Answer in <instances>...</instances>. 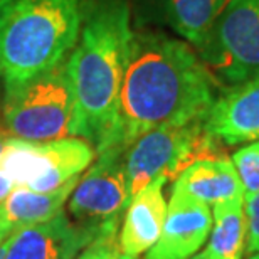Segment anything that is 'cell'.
<instances>
[{"label":"cell","instance_id":"5bb4252c","mask_svg":"<svg viewBox=\"0 0 259 259\" xmlns=\"http://www.w3.org/2000/svg\"><path fill=\"white\" fill-rule=\"evenodd\" d=\"M140 15L165 24L187 42L199 46L229 0H138Z\"/></svg>","mask_w":259,"mask_h":259},{"label":"cell","instance_id":"8fae6325","mask_svg":"<svg viewBox=\"0 0 259 259\" xmlns=\"http://www.w3.org/2000/svg\"><path fill=\"white\" fill-rule=\"evenodd\" d=\"M204 130L214 142L226 145L259 140V77L217 98Z\"/></svg>","mask_w":259,"mask_h":259},{"label":"cell","instance_id":"30bf717a","mask_svg":"<svg viewBox=\"0 0 259 259\" xmlns=\"http://www.w3.org/2000/svg\"><path fill=\"white\" fill-rule=\"evenodd\" d=\"M100 234L77 226L61 212L44 224L15 231L10 236L5 259H76Z\"/></svg>","mask_w":259,"mask_h":259},{"label":"cell","instance_id":"d6986e66","mask_svg":"<svg viewBox=\"0 0 259 259\" xmlns=\"http://www.w3.org/2000/svg\"><path fill=\"white\" fill-rule=\"evenodd\" d=\"M244 210L247 221V251L259 252V194L244 197Z\"/></svg>","mask_w":259,"mask_h":259},{"label":"cell","instance_id":"5b68a950","mask_svg":"<svg viewBox=\"0 0 259 259\" xmlns=\"http://www.w3.org/2000/svg\"><path fill=\"white\" fill-rule=\"evenodd\" d=\"M197 48L199 58L234 86L259 77V0H229Z\"/></svg>","mask_w":259,"mask_h":259},{"label":"cell","instance_id":"8992f818","mask_svg":"<svg viewBox=\"0 0 259 259\" xmlns=\"http://www.w3.org/2000/svg\"><path fill=\"white\" fill-rule=\"evenodd\" d=\"M95 155V147L82 138L25 142L10 137L0 155V170L15 187L53 192L71 179L79 177Z\"/></svg>","mask_w":259,"mask_h":259},{"label":"cell","instance_id":"7c38bea8","mask_svg":"<svg viewBox=\"0 0 259 259\" xmlns=\"http://www.w3.org/2000/svg\"><path fill=\"white\" fill-rule=\"evenodd\" d=\"M165 184V177L155 179L128 202L121 231L118 234L125 254L138 257L148 252L158 241L167 215V202L163 197Z\"/></svg>","mask_w":259,"mask_h":259},{"label":"cell","instance_id":"cb8c5ba5","mask_svg":"<svg viewBox=\"0 0 259 259\" xmlns=\"http://www.w3.org/2000/svg\"><path fill=\"white\" fill-rule=\"evenodd\" d=\"M190 259H205V257L202 256V254H195V256H192V257H190Z\"/></svg>","mask_w":259,"mask_h":259},{"label":"cell","instance_id":"e0dca14e","mask_svg":"<svg viewBox=\"0 0 259 259\" xmlns=\"http://www.w3.org/2000/svg\"><path fill=\"white\" fill-rule=\"evenodd\" d=\"M231 160L239 175L244 197L259 194V148L256 143L239 148Z\"/></svg>","mask_w":259,"mask_h":259},{"label":"cell","instance_id":"7a4b0ae2","mask_svg":"<svg viewBox=\"0 0 259 259\" xmlns=\"http://www.w3.org/2000/svg\"><path fill=\"white\" fill-rule=\"evenodd\" d=\"M132 37L128 0L81 2L79 44L67 58L74 101L72 137L90 142L96 153L116 145L118 105Z\"/></svg>","mask_w":259,"mask_h":259},{"label":"cell","instance_id":"d4e9b609","mask_svg":"<svg viewBox=\"0 0 259 259\" xmlns=\"http://www.w3.org/2000/svg\"><path fill=\"white\" fill-rule=\"evenodd\" d=\"M249 259H259V252H256V254H251Z\"/></svg>","mask_w":259,"mask_h":259},{"label":"cell","instance_id":"484cf974","mask_svg":"<svg viewBox=\"0 0 259 259\" xmlns=\"http://www.w3.org/2000/svg\"><path fill=\"white\" fill-rule=\"evenodd\" d=\"M254 143H256V147L259 148V142H254Z\"/></svg>","mask_w":259,"mask_h":259},{"label":"cell","instance_id":"7402d4cb","mask_svg":"<svg viewBox=\"0 0 259 259\" xmlns=\"http://www.w3.org/2000/svg\"><path fill=\"white\" fill-rule=\"evenodd\" d=\"M10 138V135L5 132L4 128H0V155H2L4 148H5V143H7V140Z\"/></svg>","mask_w":259,"mask_h":259},{"label":"cell","instance_id":"6da1fadb","mask_svg":"<svg viewBox=\"0 0 259 259\" xmlns=\"http://www.w3.org/2000/svg\"><path fill=\"white\" fill-rule=\"evenodd\" d=\"M217 100L210 71L190 46L157 30L133 32L118 105L116 145L160 126L204 121Z\"/></svg>","mask_w":259,"mask_h":259},{"label":"cell","instance_id":"603a6c76","mask_svg":"<svg viewBox=\"0 0 259 259\" xmlns=\"http://www.w3.org/2000/svg\"><path fill=\"white\" fill-rule=\"evenodd\" d=\"M9 244H10V237L5 239L2 244H0V259H5V254H7V249H9Z\"/></svg>","mask_w":259,"mask_h":259},{"label":"cell","instance_id":"9c48e42d","mask_svg":"<svg viewBox=\"0 0 259 259\" xmlns=\"http://www.w3.org/2000/svg\"><path fill=\"white\" fill-rule=\"evenodd\" d=\"M210 229V207L172 189L162 234L145 259H190L207 242Z\"/></svg>","mask_w":259,"mask_h":259},{"label":"cell","instance_id":"3957f363","mask_svg":"<svg viewBox=\"0 0 259 259\" xmlns=\"http://www.w3.org/2000/svg\"><path fill=\"white\" fill-rule=\"evenodd\" d=\"M79 30L81 0H0L4 84H19L64 61Z\"/></svg>","mask_w":259,"mask_h":259},{"label":"cell","instance_id":"277c9868","mask_svg":"<svg viewBox=\"0 0 259 259\" xmlns=\"http://www.w3.org/2000/svg\"><path fill=\"white\" fill-rule=\"evenodd\" d=\"M72 101L67 59L51 69L5 86L4 130L25 142H53L72 137Z\"/></svg>","mask_w":259,"mask_h":259},{"label":"cell","instance_id":"52a82bcc","mask_svg":"<svg viewBox=\"0 0 259 259\" xmlns=\"http://www.w3.org/2000/svg\"><path fill=\"white\" fill-rule=\"evenodd\" d=\"M214 140L204 130V121L184 126H160L143 133L125 152V174L132 200L155 179H172L197 158L209 157Z\"/></svg>","mask_w":259,"mask_h":259},{"label":"cell","instance_id":"ffe728a7","mask_svg":"<svg viewBox=\"0 0 259 259\" xmlns=\"http://www.w3.org/2000/svg\"><path fill=\"white\" fill-rule=\"evenodd\" d=\"M14 189H15L14 182L2 172V170H0V204H2L5 199H7L9 194L12 192Z\"/></svg>","mask_w":259,"mask_h":259},{"label":"cell","instance_id":"2e32d148","mask_svg":"<svg viewBox=\"0 0 259 259\" xmlns=\"http://www.w3.org/2000/svg\"><path fill=\"white\" fill-rule=\"evenodd\" d=\"M247 246V221L244 197L212 207V229L205 249V259H242Z\"/></svg>","mask_w":259,"mask_h":259},{"label":"cell","instance_id":"ac0fdd59","mask_svg":"<svg viewBox=\"0 0 259 259\" xmlns=\"http://www.w3.org/2000/svg\"><path fill=\"white\" fill-rule=\"evenodd\" d=\"M76 259H137L121 251L118 227H110L91 241Z\"/></svg>","mask_w":259,"mask_h":259},{"label":"cell","instance_id":"44dd1931","mask_svg":"<svg viewBox=\"0 0 259 259\" xmlns=\"http://www.w3.org/2000/svg\"><path fill=\"white\" fill-rule=\"evenodd\" d=\"M14 232H12V229L9 227V224L5 222V219L2 217V214H0V244L5 241V239H9L10 236H12Z\"/></svg>","mask_w":259,"mask_h":259},{"label":"cell","instance_id":"4fadbf2b","mask_svg":"<svg viewBox=\"0 0 259 259\" xmlns=\"http://www.w3.org/2000/svg\"><path fill=\"white\" fill-rule=\"evenodd\" d=\"M174 190L209 207L244 197L234 163L226 157H202L194 160L177 175Z\"/></svg>","mask_w":259,"mask_h":259},{"label":"cell","instance_id":"ba28073f","mask_svg":"<svg viewBox=\"0 0 259 259\" xmlns=\"http://www.w3.org/2000/svg\"><path fill=\"white\" fill-rule=\"evenodd\" d=\"M125 152L120 145L98 152L96 162L76 184L67 212L77 226L103 232L120 224V214L130 202Z\"/></svg>","mask_w":259,"mask_h":259},{"label":"cell","instance_id":"9a60e30c","mask_svg":"<svg viewBox=\"0 0 259 259\" xmlns=\"http://www.w3.org/2000/svg\"><path fill=\"white\" fill-rule=\"evenodd\" d=\"M79 177L71 179L53 192H34L25 187H15L0 204V214L12 232L44 224L63 212L66 200L74 190Z\"/></svg>","mask_w":259,"mask_h":259}]
</instances>
